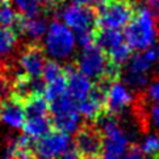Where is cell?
Masks as SVG:
<instances>
[{
	"instance_id": "9c48e42d",
	"label": "cell",
	"mask_w": 159,
	"mask_h": 159,
	"mask_svg": "<svg viewBox=\"0 0 159 159\" xmlns=\"http://www.w3.org/2000/svg\"><path fill=\"white\" fill-rule=\"evenodd\" d=\"M109 87L104 84L92 86L89 95L86 99L76 103L79 115L83 116L91 124H95L100 117L107 115V92Z\"/></svg>"
},
{
	"instance_id": "836d02e7",
	"label": "cell",
	"mask_w": 159,
	"mask_h": 159,
	"mask_svg": "<svg viewBox=\"0 0 159 159\" xmlns=\"http://www.w3.org/2000/svg\"><path fill=\"white\" fill-rule=\"evenodd\" d=\"M158 32H159V26H158Z\"/></svg>"
},
{
	"instance_id": "1f68e13d",
	"label": "cell",
	"mask_w": 159,
	"mask_h": 159,
	"mask_svg": "<svg viewBox=\"0 0 159 159\" xmlns=\"http://www.w3.org/2000/svg\"><path fill=\"white\" fill-rule=\"evenodd\" d=\"M84 159H103V157L98 155V157H91V158H84Z\"/></svg>"
},
{
	"instance_id": "2e32d148",
	"label": "cell",
	"mask_w": 159,
	"mask_h": 159,
	"mask_svg": "<svg viewBox=\"0 0 159 159\" xmlns=\"http://www.w3.org/2000/svg\"><path fill=\"white\" fill-rule=\"evenodd\" d=\"M22 130H24V135H26L33 142H37L38 139H41L53 130L50 116L26 118L24 126H22Z\"/></svg>"
},
{
	"instance_id": "8fae6325",
	"label": "cell",
	"mask_w": 159,
	"mask_h": 159,
	"mask_svg": "<svg viewBox=\"0 0 159 159\" xmlns=\"http://www.w3.org/2000/svg\"><path fill=\"white\" fill-rule=\"evenodd\" d=\"M45 62V48L38 41L25 45L19 57V66L22 70L21 72L33 78H41Z\"/></svg>"
},
{
	"instance_id": "e575fe53",
	"label": "cell",
	"mask_w": 159,
	"mask_h": 159,
	"mask_svg": "<svg viewBox=\"0 0 159 159\" xmlns=\"http://www.w3.org/2000/svg\"><path fill=\"white\" fill-rule=\"evenodd\" d=\"M147 159H152V158H147Z\"/></svg>"
},
{
	"instance_id": "d6986e66",
	"label": "cell",
	"mask_w": 159,
	"mask_h": 159,
	"mask_svg": "<svg viewBox=\"0 0 159 159\" xmlns=\"http://www.w3.org/2000/svg\"><path fill=\"white\" fill-rule=\"evenodd\" d=\"M46 29H48L46 20L42 16H37V17H32V19L22 17L19 34H25L29 36L30 38L38 39L39 37L45 34V32H48Z\"/></svg>"
},
{
	"instance_id": "d6a6232c",
	"label": "cell",
	"mask_w": 159,
	"mask_h": 159,
	"mask_svg": "<svg viewBox=\"0 0 159 159\" xmlns=\"http://www.w3.org/2000/svg\"><path fill=\"white\" fill-rule=\"evenodd\" d=\"M59 2H61V3H63V2H65V0H59Z\"/></svg>"
},
{
	"instance_id": "f1b7e54d",
	"label": "cell",
	"mask_w": 159,
	"mask_h": 159,
	"mask_svg": "<svg viewBox=\"0 0 159 159\" xmlns=\"http://www.w3.org/2000/svg\"><path fill=\"white\" fill-rule=\"evenodd\" d=\"M147 9L151 12L152 17H155L159 20V0H145Z\"/></svg>"
},
{
	"instance_id": "cb8c5ba5",
	"label": "cell",
	"mask_w": 159,
	"mask_h": 159,
	"mask_svg": "<svg viewBox=\"0 0 159 159\" xmlns=\"http://www.w3.org/2000/svg\"><path fill=\"white\" fill-rule=\"evenodd\" d=\"M12 2L17 5L20 13L26 19L37 17V16H42L43 9L34 2V0H12Z\"/></svg>"
},
{
	"instance_id": "4dcf8cb0",
	"label": "cell",
	"mask_w": 159,
	"mask_h": 159,
	"mask_svg": "<svg viewBox=\"0 0 159 159\" xmlns=\"http://www.w3.org/2000/svg\"><path fill=\"white\" fill-rule=\"evenodd\" d=\"M100 3V0H74V4L83 5V7H96Z\"/></svg>"
},
{
	"instance_id": "83f0119b",
	"label": "cell",
	"mask_w": 159,
	"mask_h": 159,
	"mask_svg": "<svg viewBox=\"0 0 159 159\" xmlns=\"http://www.w3.org/2000/svg\"><path fill=\"white\" fill-rule=\"evenodd\" d=\"M122 159H145V158H143V152H142L139 149V146L133 145V146L129 147L126 152H125Z\"/></svg>"
},
{
	"instance_id": "30bf717a",
	"label": "cell",
	"mask_w": 159,
	"mask_h": 159,
	"mask_svg": "<svg viewBox=\"0 0 159 159\" xmlns=\"http://www.w3.org/2000/svg\"><path fill=\"white\" fill-rule=\"evenodd\" d=\"M74 146L80 154V157L91 158L101 155L103 149V135L95 124H86L82 125L75 133L74 138Z\"/></svg>"
},
{
	"instance_id": "277c9868",
	"label": "cell",
	"mask_w": 159,
	"mask_h": 159,
	"mask_svg": "<svg viewBox=\"0 0 159 159\" xmlns=\"http://www.w3.org/2000/svg\"><path fill=\"white\" fill-rule=\"evenodd\" d=\"M49 116L52 120L53 130L57 132L70 135L71 133H76L80 128V115L76 101L69 95V92L49 103Z\"/></svg>"
},
{
	"instance_id": "52a82bcc",
	"label": "cell",
	"mask_w": 159,
	"mask_h": 159,
	"mask_svg": "<svg viewBox=\"0 0 159 159\" xmlns=\"http://www.w3.org/2000/svg\"><path fill=\"white\" fill-rule=\"evenodd\" d=\"M71 146L72 139L69 134L52 130L34 142V155H37V159H62Z\"/></svg>"
},
{
	"instance_id": "ac0fdd59",
	"label": "cell",
	"mask_w": 159,
	"mask_h": 159,
	"mask_svg": "<svg viewBox=\"0 0 159 159\" xmlns=\"http://www.w3.org/2000/svg\"><path fill=\"white\" fill-rule=\"evenodd\" d=\"M22 17L24 16L15 9L12 0H0V26L2 28L11 29L19 34Z\"/></svg>"
},
{
	"instance_id": "d4e9b609",
	"label": "cell",
	"mask_w": 159,
	"mask_h": 159,
	"mask_svg": "<svg viewBox=\"0 0 159 159\" xmlns=\"http://www.w3.org/2000/svg\"><path fill=\"white\" fill-rule=\"evenodd\" d=\"M17 38L19 34L16 32L0 26V58L13 49Z\"/></svg>"
},
{
	"instance_id": "d590c367",
	"label": "cell",
	"mask_w": 159,
	"mask_h": 159,
	"mask_svg": "<svg viewBox=\"0 0 159 159\" xmlns=\"http://www.w3.org/2000/svg\"><path fill=\"white\" fill-rule=\"evenodd\" d=\"M158 57H159V52H158Z\"/></svg>"
},
{
	"instance_id": "7c38bea8",
	"label": "cell",
	"mask_w": 159,
	"mask_h": 159,
	"mask_svg": "<svg viewBox=\"0 0 159 159\" xmlns=\"http://www.w3.org/2000/svg\"><path fill=\"white\" fill-rule=\"evenodd\" d=\"M65 70L67 76V92L76 103H79L89 95L93 83L79 71L76 63L67 65Z\"/></svg>"
},
{
	"instance_id": "9a60e30c",
	"label": "cell",
	"mask_w": 159,
	"mask_h": 159,
	"mask_svg": "<svg viewBox=\"0 0 159 159\" xmlns=\"http://www.w3.org/2000/svg\"><path fill=\"white\" fill-rule=\"evenodd\" d=\"M4 159H34V143L26 135L12 138L4 151Z\"/></svg>"
},
{
	"instance_id": "7402d4cb",
	"label": "cell",
	"mask_w": 159,
	"mask_h": 159,
	"mask_svg": "<svg viewBox=\"0 0 159 159\" xmlns=\"http://www.w3.org/2000/svg\"><path fill=\"white\" fill-rule=\"evenodd\" d=\"M138 105L141 108H143V117H145V122L147 126L157 130V133H159V103L155 104H145L139 101Z\"/></svg>"
},
{
	"instance_id": "8d00e7d4",
	"label": "cell",
	"mask_w": 159,
	"mask_h": 159,
	"mask_svg": "<svg viewBox=\"0 0 159 159\" xmlns=\"http://www.w3.org/2000/svg\"><path fill=\"white\" fill-rule=\"evenodd\" d=\"M34 159H36V158H34Z\"/></svg>"
},
{
	"instance_id": "6da1fadb",
	"label": "cell",
	"mask_w": 159,
	"mask_h": 159,
	"mask_svg": "<svg viewBox=\"0 0 159 159\" xmlns=\"http://www.w3.org/2000/svg\"><path fill=\"white\" fill-rule=\"evenodd\" d=\"M138 4L134 0H100L96 5V24L101 29H125L134 17Z\"/></svg>"
},
{
	"instance_id": "8992f818",
	"label": "cell",
	"mask_w": 159,
	"mask_h": 159,
	"mask_svg": "<svg viewBox=\"0 0 159 159\" xmlns=\"http://www.w3.org/2000/svg\"><path fill=\"white\" fill-rule=\"evenodd\" d=\"M74 46H75V37L69 28L59 24L58 21L52 22L48 29L45 50H48V53L54 58L63 59L72 53Z\"/></svg>"
},
{
	"instance_id": "5b68a950",
	"label": "cell",
	"mask_w": 159,
	"mask_h": 159,
	"mask_svg": "<svg viewBox=\"0 0 159 159\" xmlns=\"http://www.w3.org/2000/svg\"><path fill=\"white\" fill-rule=\"evenodd\" d=\"M157 59L158 52L152 48L132 54L125 69V82L128 87L135 91L143 88L149 82V71Z\"/></svg>"
},
{
	"instance_id": "e0dca14e",
	"label": "cell",
	"mask_w": 159,
	"mask_h": 159,
	"mask_svg": "<svg viewBox=\"0 0 159 159\" xmlns=\"http://www.w3.org/2000/svg\"><path fill=\"white\" fill-rule=\"evenodd\" d=\"M124 42L125 38L120 30L101 29V28H96L93 30V43L101 48L105 53L112 52L113 49L120 46Z\"/></svg>"
},
{
	"instance_id": "44dd1931",
	"label": "cell",
	"mask_w": 159,
	"mask_h": 159,
	"mask_svg": "<svg viewBox=\"0 0 159 159\" xmlns=\"http://www.w3.org/2000/svg\"><path fill=\"white\" fill-rule=\"evenodd\" d=\"M143 155L149 158L158 159L159 158V133H150L146 134L139 146Z\"/></svg>"
},
{
	"instance_id": "484cf974",
	"label": "cell",
	"mask_w": 159,
	"mask_h": 159,
	"mask_svg": "<svg viewBox=\"0 0 159 159\" xmlns=\"http://www.w3.org/2000/svg\"><path fill=\"white\" fill-rule=\"evenodd\" d=\"M11 83H12L11 67L4 62H0V101L9 96Z\"/></svg>"
},
{
	"instance_id": "5bb4252c",
	"label": "cell",
	"mask_w": 159,
	"mask_h": 159,
	"mask_svg": "<svg viewBox=\"0 0 159 159\" xmlns=\"http://www.w3.org/2000/svg\"><path fill=\"white\" fill-rule=\"evenodd\" d=\"M132 101L133 95L129 89L120 83L112 84L107 92V113L118 117V115H121L132 104Z\"/></svg>"
},
{
	"instance_id": "4fadbf2b",
	"label": "cell",
	"mask_w": 159,
	"mask_h": 159,
	"mask_svg": "<svg viewBox=\"0 0 159 159\" xmlns=\"http://www.w3.org/2000/svg\"><path fill=\"white\" fill-rule=\"evenodd\" d=\"M26 120L24 104L8 96L0 101V121L12 129H22Z\"/></svg>"
},
{
	"instance_id": "ffe728a7",
	"label": "cell",
	"mask_w": 159,
	"mask_h": 159,
	"mask_svg": "<svg viewBox=\"0 0 159 159\" xmlns=\"http://www.w3.org/2000/svg\"><path fill=\"white\" fill-rule=\"evenodd\" d=\"M24 109L26 118L49 116V101L43 93H38L24 101Z\"/></svg>"
},
{
	"instance_id": "603a6c76",
	"label": "cell",
	"mask_w": 159,
	"mask_h": 159,
	"mask_svg": "<svg viewBox=\"0 0 159 159\" xmlns=\"http://www.w3.org/2000/svg\"><path fill=\"white\" fill-rule=\"evenodd\" d=\"M66 71H65V67L61 66L58 62L52 61V59H46L45 62V66H43V70H42V80L45 82V84L55 80L57 78H59L62 75H65Z\"/></svg>"
},
{
	"instance_id": "4316f807",
	"label": "cell",
	"mask_w": 159,
	"mask_h": 159,
	"mask_svg": "<svg viewBox=\"0 0 159 159\" xmlns=\"http://www.w3.org/2000/svg\"><path fill=\"white\" fill-rule=\"evenodd\" d=\"M34 2L43 9V12H55L62 4L59 0H34Z\"/></svg>"
},
{
	"instance_id": "f546056e",
	"label": "cell",
	"mask_w": 159,
	"mask_h": 159,
	"mask_svg": "<svg viewBox=\"0 0 159 159\" xmlns=\"http://www.w3.org/2000/svg\"><path fill=\"white\" fill-rule=\"evenodd\" d=\"M62 159H83V158L78 152V150L75 149V146H74V142H72V146L65 152V155L62 157Z\"/></svg>"
},
{
	"instance_id": "ba28073f",
	"label": "cell",
	"mask_w": 159,
	"mask_h": 159,
	"mask_svg": "<svg viewBox=\"0 0 159 159\" xmlns=\"http://www.w3.org/2000/svg\"><path fill=\"white\" fill-rule=\"evenodd\" d=\"M62 17H63L66 26L76 32V34L93 32L98 28L96 9L93 7H83V5L71 4L63 9Z\"/></svg>"
},
{
	"instance_id": "7a4b0ae2",
	"label": "cell",
	"mask_w": 159,
	"mask_h": 159,
	"mask_svg": "<svg viewBox=\"0 0 159 159\" xmlns=\"http://www.w3.org/2000/svg\"><path fill=\"white\" fill-rule=\"evenodd\" d=\"M124 38L130 49L143 52L152 46L157 38V28L154 17L146 7L138 5L134 17L124 32Z\"/></svg>"
},
{
	"instance_id": "3957f363",
	"label": "cell",
	"mask_w": 159,
	"mask_h": 159,
	"mask_svg": "<svg viewBox=\"0 0 159 159\" xmlns=\"http://www.w3.org/2000/svg\"><path fill=\"white\" fill-rule=\"evenodd\" d=\"M95 125L103 135V159H122L130 147V142L128 134L124 132L118 122V117L107 113L100 117Z\"/></svg>"
}]
</instances>
